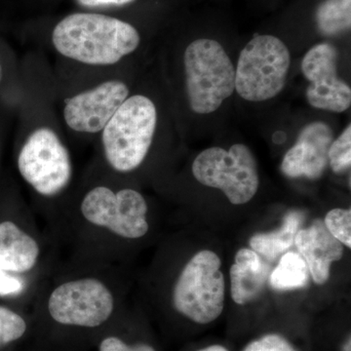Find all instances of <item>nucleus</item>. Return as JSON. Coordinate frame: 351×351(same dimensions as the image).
I'll use <instances>...</instances> for the list:
<instances>
[{
  "label": "nucleus",
  "instance_id": "22",
  "mask_svg": "<svg viewBox=\"0 0 351 351\" xmlns=\"http://www.w3.org/2000/svg\"><path fill=\"white\" fill-rule=\"evenodd\" d=\"M244 351H297L292 343L277 334L265 335L252 341Z\"/></svg>",
  "mask_w": 351,
  "mask_h": 351
},
{
  "label": "nucleus",
  "instance_id": "16",
  "mask_svg": "<svg viewBox=\"0 0 351 351\" xmlns=\"http://www.w3.org/2000/svg\"><path fill=\"white\" fill-rule=\"evenodd\" d=\"M302 216L300 212L292 211L286 215L283 225L274 232L258 233L250 239L252 250L269 261H274L283 252L288 250L295 242Z\"/></svg>",
  "mask_w": 351,
  "mask_h": 351
},
{
  "label": "nucleus",
  "instance_id": "14",
  "mask_svg": "<svg viewBox=\"0 0 351 351\" xmlns=\"http://www.w3.org/2000/svg\"><path fill=\"white\" fill-rule=\"evenodd\" d=\"M40 243L12 221L0 223V269L14 276L29 274L40 261Z\"/></svg>",
  "mask_w": 351,
  "mask_h": 351
},
{
  "label": "nucleus",
  "instance_id": "28",
  "mask_svg": "<svg viewBox=\"0 0 351 351\" xmlns=\"http://www.w3.org/2000/svg\"><path fill=\"white\" fill-rule=\"evenodd\" d=\"M2 78H3V68H2L1 62H0V83L2 82Z\"/></svg>",
  "mask_w": 351,
  "mask_h": 351
},
{
  "label": "nucleus",
  "instance_id": "4",
  "mask_svg": "<svg viewBox=\"0 0 351 351\" xmlns=\"http://www.w3.org/2000/svg\"><path fill=\"white\" fill-rule=\"evenodd\" d=\"M17 168L25 184L44 199L63 195L75 176L69 147L49 123L36 124L27 132L18 152Z\"/></svg>",
  "mask_w": 351,
  "mask_h": 351
},
{
  "label": "nucleus",
  "instance_id": "20",
  "mask_svg": "<svg viewBox=\"0 0 351 351\" xmlns=\"http://www.w3.org/2000/svg\"><path fill=\"white\" fill-rule=\"evenodd\" d=\"M27 328V322L19 313L0 306V348L22 338Z\"/></svg>",
  "mask_w": 351,
  "mask_h": 351
},
{
  "label": "nucleus",
  "instance_id": "25",
  "mask_svg": "<svg viewBox=\"0 0 351 351\" xmlns=\"http://www.w3.org/2000/svg\"><path fill=\"white\" fill-rule=\"evenodd\" d=\"M136 0H76L80 6L86 8H110L128 5Z\"/></svg>",
  "mask_w": 351,
  "mask_h": 351
},
{
  "label": "nucleus",
  "instance_id": "7",
  "mask_svg": "<svg viewBox=\"0 0 351 351\" xmlns=\"http://www.w3.org/2000/svg\"><path fill=\"white\" fill-rule=\"evenodd\" d=\"M46 299L50 317L64 326L98 328L114 313L112 285L96 274L61 281L51 289Z\"/></svg>",
  "mask_w": 351,
  "mask_h": 351
},
{
  "label": "nucleus",
  "instance_id": "8",
  "mask_svg": "<svg viewBox=\"0 0 351 351\" xmlns=\"http://www.w3.org/2000/svg\"><path fill=\"white\" fill-rule=\"evenodd\" d=\"M191 172L199 184L219 189L234 205L248 203L260 188L257 161L250 147L241 143L208 147L195 157Z\"/></svg>",
  "mask_w": 351,
  "mask_h": 351
},
{
  "label": "nucleus",
  "instance_id": "1",
  "mask_svg": "<svg viewBox=\"0 0 351 351\" xmlns=\"http://www.w3.org/2000/svg\"><path fill=\"white\" fill-rule=\"evenodd\" d=\"M58 55L94 69H108L135 54L142 36L119 18L99 13H73L60 21L51 34Z\"/></svg>",
  "mask_w": 351,
  "mask_h": 351
},
{
  "label": "nucleus",
  "instance_id": "5",
  "mask_svg": "<svg viewBox=\"0 0 351 351\" xmlns=\"http://www.w3.org/2000/svg\"><path fill=\"white\" fill-rule=\"evenodd\" d=\"M292 54L280 38L256 34L235 63V94L247 103L274 100L287 84Z\"/></svg>",
  "mask_w": 351,
  "mask_h": 351
},
{
  "label": "nucleus",
  "instance_id": "12",
  "mask_svg": "<svg viewBox=\"0 0 351 351\" xmlns=\"http://www.w3.org/2000/svg\"><path fill=\"white\" fill-rule=\"evenodd\" d=\"M334 138V131L326 122L317 120L302 127L294 145L283 157V174L289 178L318 179L326 169L328 152Z\"/></svg>",
  "mask_w": 351,
  "mask_h": 351
},
{
  "label": "nucleus",
  "instance_id": "10",
  "mask_svg": "<svg viewBox=\"0 0 351 351\" xmlns=\"http://www.w3.org/2000/svg\"><path fill=\"white\" fill-rule=\"evenodd\" d=\"M131 92V85L122 78H108L76 92L63 100L64 124L80 135H100Z\"/></svg>",
  "mask_w": 351,
  "mask_h": 351
},
{
  "label": "nucleus",
  "instance_id": "23",
  "mask_svg": "<svg viewBox=\"0 0 351 351\" xmlns=\"http://www.w3.org/2000/svg\"><path fill=\"white\" fill-rule=\"evenodd\" d=\"M99 351H156L151 346L140 345L129 346L125 341L117 337H108L101 341Z\"/></svg>",
  "mask_w": 351,
  "mask_h": 351
},
{
  "label": "nucleus",
  "instance_id": "17",
  "mask_svg": "<svg viewBox=\"0 0 351 351\" xmlns=\"http://www.w3.org/2000/svg\"><path fill=\"white\" fill-rule=\"evenodd\" d=\"M318 32L326 38H334L350 31L351 0H324L316 9Z\"/></svg>",
  "mask_w": 351,
  "mask_h": 351
},
{
  "label": "nucleus",
  "instance_id": "27",
  "mask_svg": "<svg viewBox=\"0 0 351 351\" xmlns=\"http://www.w3.org/2000/svg\"><path fill=\"white\" fill-rule=\"evenodd\" d=\"M343 351H351L350 350V338L348 339V343H346V345L343 346Z\"/></svg>",
  "mask_w": 351,
  "mask_h": 351
},
{
  "label": "nucleus",
  "instance_id": "11",
  "mask_svg": "<svg viewBox=\"0 0 351 351\" xmlns=\"http://www.w3.org/2000/svg\"><path fill=\"white\" fill-rule=\"evenodd\" d=\"M339 53L330 43L315 44L302 57L307 104L315 110L343 113L351 106V87L339 73Z\"/></svg>",
  "mask_w": 351,
  "mask_h": 351
},
{
  "label": "nucleus",
  "instance_id": "21",
  "mask_svg": "<svg viewBox=\"0 0 351 351\" xmlns=\"http://www.w3.org/2000/svg\"><path fill=\"white\" fill-rule=\"evenodd\" d=\"M325 226L332 237L346 247H351L350 209H334L327 214Z\"/></svg>",
  "mask_w": 351,
  "mask_h": 351
},
{
  "label": "nucleus",
  "instance_id": "15",
  "mask_svg": "<svg viewBox=\"0 0 351 351\" xmlns=\"http://www.w3.org/2000/svg\"><path fill=\"white\" fill-rule=\"evenodd\" d=\"M269 265L255 251L240 249L230 269L233 301L245 304L257 298L269 278Z\"/></svg>",
  "mask_w": 351,
  "mask_h": 351
},
{
  "label": "nucleus",
  "instance_id": "13",
  "mask_svg": "<svg viewBox=\"0 0 351 351\" xmlns=\"http://www.w3.org/2000/svg\"><path fill=\"white\" fill-rule=\"evenodd\" d=\"M295 243L314 282L319 285L326 282L332 263L343 257V245L332 237L321 221H315L308 228L298 232Z\"/></svg>",
  "mask_w": 351,
  "mask_h": 351
},
{
  "label": "nucleus",
  "instance_id": "26",
  "mask_svg": "<svg viewBox=\"0 0 351 351\" xmlns=\"http://www.w3.org/2000/svg\"><path fill=\"white\" fill-rule=\"evenodd\" d=\"M197 351H228L223 346L214 345L208 346V348H202V350Z\"/></svg>",
  "mask_w": 351,
  "mask_h": 351
},
{
  "label": "nucleus",
  "instance_id": "6",
  "mask_svg": "<svg viewBox=\"0 0 351 351\" xmlns=\"http://www.w3.org/2000/svg\"><path fill=\"white\" fill-rule=\"evenodd\" d=\"M145 196L132 188L97 184L80 201V214L86 225L126 240L142 239L149 232Z\"/></svg>",
  "mask_w": 351,
  "mask_h": 351
},
{
  "label": "nucleus",
  "instance_id": "9",
  "mask_svg": "<svg viewBox=\"0 0 351 351\" xmlns=\"http://www.w3.org/2000/svg\"><path fill=\"white\" fill-rule=\"evenodd\" d=\"M221 258L214 252H198L189 260L173 289L176 311L198 324L218 319L225 304L226 284Z\"/></svg>",
  "mask_w": 351,
  "mask_h": 351
},
{
  "label": "nucleus",
  "instance_id": "18",
  "mask_svg": "<svg viewBox=\"0 0 351 351\" xmlns=\"http://www.w3.org/2000/svg\"><path fill=\"white\" fill-rule=\"evenodd\" d=\"M309 270L300 254L288 252L279 261L270 274V285L276 290L285 291L302 288L308 282Z\"/></svg>",
  "mask_w": 351,
  "mask_h": 351
},
{
  "label": "nucleus",
  "instance_id": "24",
  "mask_svg": "<svg viewBox=\"0 0 351 351\" xmlns=\"http://www.w3.org/2000/svg\"><path fill=\"white\" fill-rule=\"evenodd\" d=\"M23 290V282L14 274L0 269V295L18 294Z\"/></svg>",
  "mask_w": 351,
  "mask_h": 351
},
{
  "label": "nucleus",
  "instance_id": "3",
  "mask_svg": "<svg viewBox=\"0 0 351 351\" xmlns=\"http://www.w3.org/2000/svg\"><path fill=\"white\" fill-rule=\"evenodd\" d=\"M184 105L195 117H211L235 94V63L214 38L191 41L179 58Z\"/></svg>",
  "mask_w": 351,
  "mask_h": 351
},
{
  "label": "nucleus",
  "instance_id": "19",
  "mask_svg": "<svg viewBox=\"0 0 351 351\" xmlns=\"http://www.w3.org/2000/svg\"><path fill=\"white\" fill-rule=\"evenodd\" d=\"M328 164L336 174H343L351 166V125L334 138L328 152Z\"/></svg>",
  "mask_w": 351,
  "mask_h": 351
},
{
  "label": "nucleus",
  "instance_id": "2",
  "mask_svg": "<svg viewBox=\"0 0 351 351\" xmlns=\"http://www.w3.org/2000/svg\"><path fill=\"white\" fill-rule=\"evenodd\" d=\"M160 103L152 93L133 91L100 133L101 156L112 172L137 171L160 132Z\"/></svg>",
  "mask_w": 351,
  "mask_h": 351
}]
</instances>
